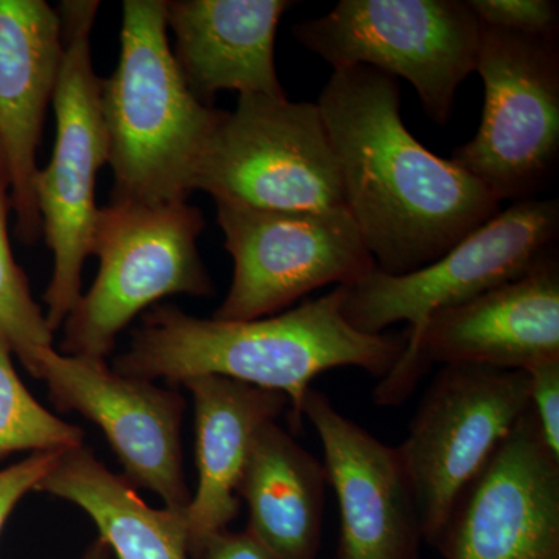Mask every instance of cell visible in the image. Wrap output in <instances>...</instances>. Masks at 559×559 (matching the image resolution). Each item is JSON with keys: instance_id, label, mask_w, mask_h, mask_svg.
Instances as JSON below:
<instances>
[{"instance_id": "6da1fadb", "label": "cell", "mask_w": 559, "mask_h": 559, "mask_svg": "<svg viewBox=\"0 0 559 559\" xmlns=\"http://www.w3.org/2000/svg\"><path fill=\"white\" fill-rule=\"evenodd\" d=\"M318 106L345 205L377 270H421L502 210L479 180L411 134L395 76L367 66L336 70Z\"/></svg>"}, {"instance_id": "7a4b0ae2", "label": "cell", "mask_w": 559, "mask_h": 559, "mask_svg": "<svg viewBox=\"0 0 559 559\" xmlns=\"http://www.w3.org/2000/svg\"><path fill=\"white\" fill-rule=\"evenodd\" d=\"M344 286L300 307L255 320L200 319L175 307L146 312L114 371L139 380L183 384L194 377L229 378L282 392L289 426H304L301 404L318 374L359 367L384 378L406 352L407 334H367L344 318Z\"/></svg>"}, {"instance_id": "3957f363", "label": "cell", "mask_w": 559, "mask_h": 559, "mask_svg": "<svg viewBox=\"0 0 559 559\" xmlns=\"http://www.w3.org/2000/svg\"><path fill=\"white\" fill-rule=\"evenodd\" d=\"M164 0H124L119 64L102 80L114 189L110 201H189L221 110L202 105L168 43Z\"/></svg>"}, {"instance_id": "277c9868", "label": "cell", "mask_w": 559, "mask_h": 559, "mask_svg": "<svg viewBox=\"0 0 559 559\" xmlns=\"http://www.w3.org/2000/svg\"><path fill=\"white\" fill-rule=\"evenodd\" d=\"M204 215L189 201H110L100 209L91 255L97 278L62 323L60 353L106 360L139 312L168 296L210 297L212 277L198 250Z\"/></svg>"}, {"instance_id": "5b68a950", "label": "cell", "mask_w": 559, "mask_h": 559, "mask_svg": "<svg viewBox=\"0 0 559 559\" xmlns=\"http://www.w3.org/2000/svg\"><path fill=\"white\" fill-rule=\"evenodd\" d=\"M100 2L58 7L64 53L53 103L57 140L49 165L35 182L43 234L53 253V272L44 301L51 331L61 329L81 297L84 261L92 253L100 209L97 173L108 164L109 142L102 112V79L92 64L91 33Z\"/></svg>"}, {"instance_id": "8992f818", "label": "cell", "mask_w": 559, "mask_h": 559, "mask_svg": "<svg viewBox=\"0 0 559 559\" xmlns=\"http://www.w3.org/2000/svg\"><path fill=\"white\" fill-rule=\"evenodd\" d=\"M193 190L215 202L280 212L347 209L340 162L318 103L240 95L221 110Z\"/></svg>"}, {"instance_id": "52a82bcc", "label": "cell", "mask_w": 559, "mask_h": 559, "mask_svg": "<svg viewBox=\"0 0 559 559\" xmlns=\"http://www.w3.org/2000/svg\"><path fill=\"white\" fill-rule=\"evenodd\" d=\"M481 27L468 0H341L294 25V36L333 72L367 66L409 81L429 119L444 124L476 72Z\"/></svg>"}, {"instance_id": "ba28073f", "label": "cell", "mask_w": 559, "mask_h": 559, "mask_svg": "<svg viewBox=\"0 0 559 559\" xmlns=\"http://www.w3.org/2000/svg\"><path fill=\"white\" fill-rule=\"evenodd\" d=\"M476 72L485 84L480 127L451 160L500 204L535 200L559 159L558 36L484 25Z\"/></svg>"}, {"instance_id": "9c48e42d", "label": "cell", "mask_w": 559, "mask_h": 559, "mask_svg": "<svg viewBox=\"0 0 559 559\" xmlns=\"http://www.w3.org/2000/svg\"><path fill=\"white\" fill-rule=\"evenodd\" d=\"M528 411L527 371L466 364L439 371L396 447L426 543L437 547L462 492Z\"/></svg>"}, {"instance_id": "30bf717a", "label": "cell", "mask_w": 559, "mask_h": 559, "mask_svg": "<svg viewBox=\"0 0 559 559\" xmlns=\"http://www.w3.org/2000/svg\"><path fill=\"white\" fill-rule=\"evenodd\" d=\"M558 200L511 202L428 266L403 275L374 270L344 286L342 312L367 334L409 323L407 355L433 312L527 274L558 250Z\"/></svg>"}, {"instance_id": "8fae6325", "label": "cell", "mask_w": 559, "mask_h": 559, "mask_svg": "<svg viewBox=\"0 0 559 559\" xmlns=\"http://www.w3.org/2000/svg\"><path fill=\"white\" fill-rule=\"evenodd\" d=\"M234 280L213 319L271 318L311 290L377 270L348 209L280 212L215 202Z\"/></svg>"}, {"instance_id": "7c38bea8", "label": "cell", "mask_w": 559, "mask_h": 559, "mask_svg": "<svg viewBox=\"0 0 559 559\" xmlns=\"http://www.w3.org/2000/svg\"><path fill=\"white\" fill-rule=\"evenodd\" d=\"M559 359L558 250L516 280L433 312L417 344L374 389L399 406L433 364L528 371Z\"/></svg>"}, {"instance_id": "4fadbf2b", "label": "cell", "mask_w": 559, "mask_h": 559, "mask_svg": "<svg viewBox=\"0 0 559 559\" xmlns=\"http://www.w3.org/2000/svg\"><path fill=\"white\" fill-rule=\"evenodd\" d=\"M35 378L46 381L58 411L79 412L103 430L132 487L156 492L165 509L183 513L191 495L180 440L186 399L178 390L55 348L40 356Z\"/></svg>"}, {"instance_id": "5bb4252c", "label": "cell", "mask_w": 559, "mask_h": 559, "mask_svg": "<svg viewBox=\"0 0 559 559\" xmlns=\"http://www.w3.org/2000/svg\"><path fill=\"white\" fill-rule=\"evenodd\" d=\"M437 549L447 559H559V459L532 407L462 492Z\"/></svg>"}, {"instance_id": "9a60e30c", "label": "cell", "mask_w": 559, "mask_h": 559, "mask_svg": "<svg viewBox=\"0 0 559 559\" xmlns=\"http://www.w3.org/2000/svg\"><path fill=\"white\" fill-rule=\"evenodd\" d=\"M301 415L322 441L326 480L340 503L337 559H418L425 539L396 448L342 415L319 390H308Z\"/></svg>"}, {"instance_id": "2e32d148", "label": "cell", "mask_w": 559, "mask_h": 559, "mask_svg": "<svg viewBox=\"0 0 559 559\" xmlns=\"http://www.w3.org/2000/svg\"><path fill=\"white\" fill-rule=\"evenodd\" d=\"M62 53L57 9L44 0H0V151L24 245H33L43 234L35 197L36 156Z\"/></svg>"}, {"instance_id": "e0dca14e", "label": "cell", "mask_w": 559, "mask_h": 559, "mask_svg": "<svg viewBox=\"0 0 559 559\" xmlns=\"http://www.w3.org/2000/svg\"><path fill=\"white\" fill-rule=\"evenodd\" d=\"M286 0H170L173 51L191 94L205 106L221 91L286 97L275 68V36Z\"/></svg>"}, {"instance_id": "ac0fdd59", "label": "cell", "mask_w": 559, "mask_h": 559, "mask_svg": "<svg viewBox=\"0 0 559 559\" xmlns=\"http://www.w3.org/2000/svg\"><path fill=\"white\" fill-rule=\"evenodd\" d=\"M193 395L198 488L183 510L187 546L200 558L209 538L240 511L237 496L257 433L289 409L282 392L205 374L183 382Z\"/></svg>"}, {"instance_id": "d6986e66", "label": "cell", "mask_w": 559, "mask_h": 559, "mask_svg": "<svg viewBox=\"0 0 559 559\" xmlns=\"http://www.w3.org/2000/svg\"><path fill=\"white\" fill-rule=\"evenodd\" d=\"M326 471L277 421L257 433L238 485L249 532L278 559H316L322 539Z\"/></svg>"}, {"instance_id": "ffe728a7", "label": "cell", "mask_w": 559, "mask_h": 559, "mask_svg": "<svg viewBox=\"0 0 559 559\" xmlns=\"http://www.w3.org/2000/svg\"><path fill=\"white\" fill-rule=\"evenodd\" d=\"M90 514L116 559H189L182 513L151 509L138 489L106 468L90 448L64 450L36 485Z\"/></svg>"}, {"instance_id": "44dd1931", "label": "cell", "mask_w": 559, "mask_h": 559, "mask_svg": "<svg viewBox=\"0 0 559 559\" xmlns=\"http://www.w3.org/2000/svg\"><path fill=\"white\" fill-rule=\"evenodd\" d=\"M10 178L0 151V340L36 377L40 356L53 348V331L33 299L24 271L14 260L9 238Z\"/></svg>"}, {"instance_id": "7402d4cb", "label": "cell", "mask_w": 559, "mask_h": 559, "mask_svg": "<svg viewBox=\"0 0 559 559\" xmlns=\"http://www.w3.org/2000/svg\"><path fill=\"white\" fill-rule=\"evenodd\" d=\"M13 356L9 344L0 340V462L17 452L83 447V429L55 417L33 399L14 369Z\"/></svg>"}, {"instance_id": "603a6c76", "label": "cell", "mask_w": 559, "mask_h": 559, "mask_svg": "<svg viewBox=\"0 0 559 559\" xmlns=\"http://www.w3.org/2000/svg\"><path fill=\"white\" fill-rule=\"evenodd\" d=\"M471 9L487 27L521 35L558 36L559 7L551 0H468Z\"/></svg>"}, {"instance_id": "cb8c5ba5", "label": "cell", "mask_w": 559, "mask_h": 559, "mask_svg": "<svg viewBox=\"0 0 559 559\" xmlns=\"http://www.w3.org/2000/svg\"><path fill=\"white\" fill-rule=\"evenodd\" d=\"M527 373L530 407L547 448L559 459V359L539 364Z\"/></svg>"}, {"instance_id": "d4e9b609", "label": "cell", "mask_w": 559, "mask_h": 559, "mask_svg": "<svg viewBox=\"0 0 559 559\" xmlns=\"http://www.w3.org/2000/svg\"><path fill=\"white\" fill-rule=\"evenodd\" d=\"M62 451L35 452L9 468L0 469V533L25 495L53 468Z\"/></svg>"}, {"instance_id": "484cf974", "label": "cell", "mask_w": 559, "mask_h": 559, "mask_svg": "<svg viewBox=\"0 0 559 559\" xmlns=\"http://www.w3.org/2000/svg\"><path fill=\"white\" fill-rule=\"evenodd\" d=\"M198 559H278L263 543H260L249 530L241 533H215L205 543Z\"/></svg>"}, {"instance_id": "4316f807", "label": "cell", "mask_w": 559, "mask_h": 559, "mask_svg": "<svg viewBox=\"0 0 559 559\" xmlns=\"http://www.w3.org/2000/svg\"><path fill=\"white\" fill-rule=\"evenodd\" d=\"M80 559H116V557H114L112 551H110L108 544L98 538L84 550Z\"/></svg>"}]
</instances>
